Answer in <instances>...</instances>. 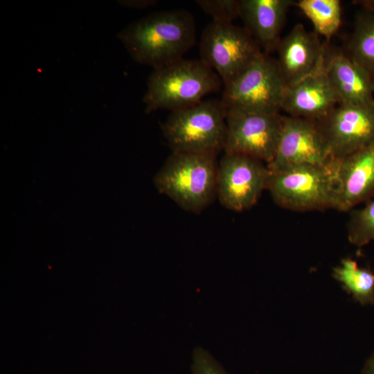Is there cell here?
<instances>
[{
    "label": "cell",
    "instance_id": "cell-6",
    "mask_svg": "<svg viewBox=\"0 0 374 374\" xmlns=\"http://www.w3.org/2000/svg\"><path fill=\"white\" fill-rule=\"evenodd\" d=\"M285 87L276 59L262 52L224 84L221 100L226 109L280 114Z\"/></svg>",
    "mask_w": 374,
    "mask_h": 374
},
{
    "label": "cell",
    "instance_id": "cell-24",
    "mask_svg": "<svg viewBox=\"0 0 374 374\" xmlns=\"http://www.w3.org/2000/svg\"><path fill=\"white\" fill-rule=\"evenodd\" d=\"M362 374H374V351L366 361Z\"/></svg>",
    "mask_w": 374,
    "mask_h": 374
},
{
    "label": "cell",
    "instance_id": "cell-2",
    "mask_svg": "<svg viewBox=\"0 0 374 374\" xmlns=\"http://www.w3.org/2000/svg\"><path fill=\"white\" fill-rule=\"evenodd\" d=\"M222 83L214 70L201 60L183 58L153 69L143 98L145 112H173L194 105L206 95L218 91Z\"/></svg>",
    "mask_w": 374,
    "mask_h": 374
},
{
    "label": "cell",
    "instance_id": "cell-17",
    "mask_svg": "<svg viewBox=\"0 0 374 374\" xmlns=\"http://www.w3.org/2000/svg\"><path fill=\"white\" fill-rule=\"evenodd\" d=\"M345 54L374 78V9L357 13Z\"/></svg>",
    "mask_w": 374,
    "mask_h": 374
},
{
    "label": "cell",
    "instance_id": "cell-8",
    "mask_svg": "<svg viewBox=\"0 0 374 374\" xmlns=\"http://www.w3.org/2000/svg\"><path fill=\"white\" fill-rule=\"evenodd\" d=\"M226 136L224 151L269 163L276 152L283 115L247 112L227 109Z\"/></svg>",
    "mask_w": 374,
    "mask_h": 374
},
{
    "label": "cell",
    "instance_id": "cell-15",
    "mask_svg": "<svg viewBox=\"0 0 374 374\" xmlns=\"http://www.w3.org/2000/svg\"><path fill=\"white\" fill-rule=\"evenodd\" d=\"M292 0H239V17L244 28L260 47L269 54L276 50Z\"/></svg>",
    "mask_w": 374,
    "mask_h": 374
},
{
    "label": "cell",
    "instance_id": "cell-25",
    "mask_svg": "<svg viewBox=\"0 0 374 374\" xmlns=\"http://www.w3.org/2000/svg\"><path fill=\"white\" fill-rule=\"evenodd\" d=\"M361 6V8L374 9V0H365L355 1Z\"/></svg>",
    "mask_w": 374,
    "mask_h": 374
},
{
    "label": "cell",
    "instance_id": "cell-22",
    "mask_svg": "<svg viewBox=\"0 0 374 374\" xmlns=\"http://www.w3.org/2000/svg\"><path fill=\"white\" fill-rule=\"evenodd\" d=\"M192 374H228L220 363L206 350L196 348L192 355Z\"/></svg>",
    "mask_w": 374,
    "mask_h": 374
},
{
    "label": "cell",
    "instance_id": "cell-16",
    "mask_svg": "<svg viewBox=\"0 0 374 374\" xmlns=\"http://www.w3.org/2000/svg\"><path fill=\"white\" fill-rule=\"evenodd\" d=\"M324 66L340 103H374V78L345 53L327 48Z\"/></svg>",
    "mask_w": 374,
    "mask_h": 374
},
{
    "label": "cell",
    "instance_id": "cell-21",
    "mask_svg": "<svg viewBox=\"0 0 374 374\" xmlns=\"http://www.w3.org/2000/svg\"><path fill=\"white\" fill-rule=\"evenodd\" d=\"M197 5L213 21L231 24L239 17V0H197Z\"/></svg>",
    "mask_w": 374,
    "mask_h": 374
},
{
    "label": "cell",
    "instance_id": "cell-3",
    "mask_svg": "<svg viewBox=\"0 0 374 374\" xmlns=\"http://www.w3.org/2000/svg\"><path fill=\"white\" fill-rule=\"evenodd\" d=\"M217 154L172 152L154 177L160 193L183 209L200 213L217 197Z\"/></svg>",
    "mask_w": 374,
    "mask_h": 374
},
{
    "label": "cell",
    "instance_id": "cell-5",
    "mask_svg": "<svg viewBox=\"0 0 374 374\" xmlns=\"http://www.w3.org/2000/svg\"><path fill=\"white\" fill-rule=\"evenodd\" d=\"M226 110L221 100H206L171 112L161 130L172 152L217 154L224 148Z\"/></svg>",
    "mask_w": 374,
    "mask_h": 374
},
{
    "label": "cell",
    "instance_id": "cell-19",
    "mask_svg": "<svg viewBox=\"0 0 374 374\" xmlns=\"http://www.w3.org/2000/svg\"><path fill=\"white\" fill-rule=\"evenodd\" d=\"M294 5L310 20L319 35L330 39L339 30L341 21L339 0H299Z\"/></svg>",
    "mask_w": 374,
    "mask_h": 374
},
{
    "label": "cell",
    "instance_id": "cell-7",
    "mask_svg": "<svg viewBox=\"0 0 374 374\" xmlns=\"http://www.w3.org/2000/svg\"><path fill=\"white\" fill-rule=\"evenodd\" d=\"M262 51L244 28L211 21L202 31L200 60L220 77L224 85L239 75Z\"/></svg>",
    "mask_w": 374,
    "mask_h": 374
},
{
    "label": "cell",
    "instance_id": "cell-4",
    "mask_svg": "<svg viewBox=\"0 0 374 374\" xmlns=\"http://www.w3.org/2000/svg\"><path fill=\"white\" fill-rule=\"evenodd\" d=\"M337 161L303 164L270 172L266 190L278 206L292 211L335 209Z\"/></svg>",
    "mask_w": 374,
    "mask_h": 374
},
{
    "label": "cell",
    "instance_id": "cell-10",
    "mask_svg": "<svg viewBox=\"0 0 374 374\" xmlns=\"http://www.w3.org/2000/svg\"><path fill=\"white\" fill-rule=\"evenodd\" d=\"M332 159L328 143L317 121L283 115L276 152L267 164L270 172L303 164L323 165Z\"/></svg>",
    "mask_w": 374,
    "mask_h": 374
},
{
    "label": "cell",
    "instance_id": "cell-1",
    "mask_svg": "<svg viewBox=\"0 0 374 374\" xmlns=\"http://www.w3.org/2000/svg\"><path fill=\"white\" fill-rule=\"evenodd\" d=\"M117 37L134 62L157 69L183 59L195 44L196 25L187 10H162L132 22Z\"/></svg>",
    "mask_w": 374,
    "mask_h": 374
},
{
    "label": "cell",
    "instance_id": "cell-12",
    "mask_svg": "<svg viewBox=\"0 0 374 374\" xmlns=\"http://www.w3.org/2000/svg\"><path fill=\"white\" fill-rule=\"evenodd\" d=\"M328 46L319 35L297 24L279 42L278 66L286 86L317 71L324 63Z\"/></svg>",
    "mask_w": 374,
    "mask_h": 374
},
{
    "label": "cell",
    "instance_id": "cell-20",
    "mask_svg": "<svg viewBox=\"0 0 374 374\" xmlns=\"http://www.w3.org/2000/svg\"><path fill=\"white\" fill-rule=\"evenodd\" d=\"M347 236L348 241L359 248L374 241V197L363 207L350 211Z\"/></svg>",
    "mask_w": 374,
    "mask_h": 374
},
{
    "label": "cell",
    "instance_id": "cell-9",
    "mask_svg": "<svg viewBox=\"0 0 374 374\" xmlns=\"http://www.w3.org/2000/svg\"><path fill=\"white\" fill-rule=\"evenodd\" d=\"M269 174L267 165L260 160L224 152L218 163L217 197L229 210H248L266 190Z\"/></svg>",
    "mask_w": 374,
    "mask_h": 374
},
{
    "label": "cell",
    "instance_id": "cell-14",
    "mask_svg": "<svg viewBox=\"0 0 374 374\" xmlns=\"http://www.w3.org/2000/svg\"><path fill=\"white\" fill-rule=\"evenodd\" d=\"M339 103L323 63L314 73L286 86L281 110L287 116L319 121Z\"/></svg>",
    "mask_w": 374,
    "mask_h": 374
},
{
    "label": "cell",
    "instance_id": "cell-13",
    "mask_svg": "<svg viewBox=\"0 0 374 374\" xmlns=\"http://www.w3.org/2000/svg\"><path fill=\"white\" fill-rule=\"evenodd\" d=\"M336 161L335 210L348 212L374 197V140Z\"/></svg>",
    "mask_w": 374,
    "mask_h": 374
},
{
    "label": "cell",
    "instance_id": "cell-18",
    "mask_svg": "<svg viewBox=\"0 0 374 374\" xmlns=\"http://www.w3.org/2000/svg\"><path fill=\"white\" fill-rule=\"evenodd\" d=\"M332 276L355 301L363 305L374 304V272L369 268L361 267L347 257L333 268Z\"/></svg>",
    "mask_w": 374,
    "mask_h": 374
},
{
    "label": "cell",
    "instance_id": "cell-11",
    "mask_svg": "<svg viewBox=\"0 0 374 374\" xmlns=\"http://www.w3.org/2000/svg\"><path fill=\"white\" fill-rule=\"evenodd\" d=\"M332 159L339 160L374 140V103L338 104L317 121Z\"/></svg>",
    "mask_w": 374,
    "mask_h": 374
},
{
    "label": "cell",
    "instance_id": "cell-23",
    "mask_svg": "<svg viewBox=\"0 0 374 374\" xmlns=\"http://www.w3.org/2000/svg\"><path fill=\"white\" fill-rule=\"evenodd\" d=\"M120 3L128 8H136V9H143V8H145L156 5L157 3V1H155V0L121 1Z\"/></svg>",
    "mask_w": 374,
    "mask_h": 374
}]
</instances>
